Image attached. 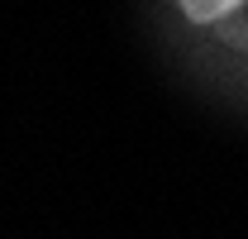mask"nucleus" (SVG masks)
<instances>
[{"mask_svg":"<svg viewBox=\"0 0 248 239\" xmlns=\"http://www.w3.org/2000/svg\"><path fill=\"white\" fill-rule=\"evenodd\" d=\"M177 5H182L186 19H196V24H215V19H224L239 0H177Z\"/></svg>","mask_w":248,"mask_h":239,"instance_id":"nucleus-1","label":"nucleus"}]
</instances>
